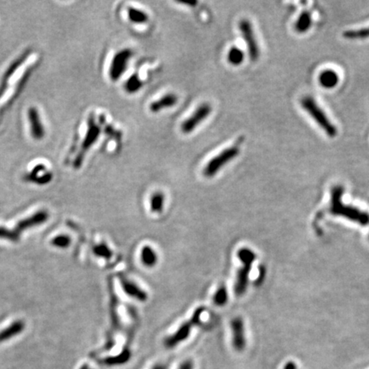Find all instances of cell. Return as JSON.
Returning <instances> with one entry per match:
<instances>
[{"label":"cell","mask_w":369,"mask_h":369,"mask_svg":"<svg viewBox=\"0 0 369 369\" xmlns=\"http://www.w3.org/2000/svg\"><path fill=\"white\" fill-rule=\"evenodd\" d=\"M93 253L94 255L99 257L105 258L107 260H109L112 257L113 253H112V250L108 247L107 244L104 243H101V244H97L94 247H93Z\"/></svg>","instance_id":"cell-26"},{"label":"cell","mask_w":369,"mask_h":369,"mask_svg":"<svg viewBox=\"0 0 369 369\" xmlns=\"http://www.w3.org/2000/svg\"><path fill=\"white\" fill-rule=\"evenodd\" d=\"M99 135H100V128L96 124L92 118H90L88 121V129L85 136L84 140L82 142V149H81L79 155L77 156V158L75 161V164H73L75 168H78L81 167L84 156L86 155L87 151L95 144Z\"/></svg>","instance_id":"cell-7"},{"label":"cell","mask_w":369,"mask_h":369,"mask_svg":"<svg viewBox=\"0 0 369 369\" xmlns=\"http://www.w3.org/2000/svg\"><path fill=\"white\" fill-rule=\"evenodd\" d=\"M165 202V196L162 193H156L151 198V209L154 213H161L163 211V205Z\"/></svg>","instance_id":"cell-24"},{"label":"cell","mask_w":369,"mask_h":369,"mask_svg":"<svg viewBox=\"0 0 369 369\" xmlns=\"http://www.w3.org/2000/svg\"><path fill=\"white\" fill-rule=\"evenodd\" d=\"M70 243V238L66 235H60V236L56 237L52 239V245H54L57 248H63V249L68 248Z\"/></svg>","instance_id":"cell-28"},{"label":"cell","mask_w":369,"mask_h":369,"mask_svg":"<svg viewBox=\"0 0 369 369\" xmlns=\"http://www.w3.org/2000/svg\"><path fill=\"white\" fill-rule=\"evenodd\" d=\"M119 280L122 289L125 291L126 293L128 294V296L132 297L133 299H138V301H146L147 299H148L146 292L138 287L135 283L128 280L123 275H119Z\"/></svg>","instance_id":"cell-12"},{"label":"cell","mask_w":369,"mask_h":369,"mask_svg":"<svg viewBox=\"0 0 369 369\" xmlns=\"http://www.w3.org/2000/svg\"><path fill=\"white\" fill-rule=\"evenodd\" d=\"M132 56L133 52L130 49L122 50L115 55L109 68V77L113 82L118 81L125 73Z\"/></svg>","instance_id":"cell-8"},{"label":"cell","mask_w":369,"mask_h":369,"mask_svg":"<svg viewBox=\"0 0 369 369\" xmlns=\"http://www.w3.org/2000/svg\"><path fill=\"white\" fill-rule=\"evenodd\" d=\"M28 119H29L30 127H31V133H32L33 138L41 139L45 135V129H44L41 117H40L38 110L36 108L31 107L28 109Z\"/></svg>","instance_id":"cell-13"},{"label":"cell","mask_w":369,"mask_h":369,"mask_svg":"<svg viewBox=\"0 0 369 369\" xmlns=\"http://www.w3.org/2000/svg\"><path fill=\"white\" fill-rule=\"evenodd\" d=\"M110 290H112V294H110V314H112V326L114 327V329H117V327L119 326L120 322L118 320V315H117V299L115 296L114 291L112 289V285L110 284Z\"/></svg>","instance_id":"cell-25"},{"label":"cell","mask_w":369,"mask_h":369,"mask_svg":"<svg viewBox=\"0 0 369 369\" xmlns=\"http://www.w3.org/2000/svg\"><path fill=\"white\" fill-rule=\"evenodd\" d=\"M239 29L241 31L243 38L247 45L250 60L256 61L260 56V50H259L254 30H253L252 25L248 20L244 19L239 22Z\"/></svg>","instance_id":"cell-10"},{"label":"cell","mask_w":369,"mask_h":369,"mask_svg":"<svg viewBox=\"0 0 369 369\" xmlns=\"http://www.w3.org/2000/svg\"><path fill=\"white\" fill-rule=\"evenodd\" d=\"M142 87H143V82L139 79L138 75L135 73L128 78L124 86L126 91L128 93H135L141 89Z\"/></svg>","instance_id":"cell-23"},{"label":"cell","mask_w":369,"mask_h":369,"mask_svg":"<svg viewBox=\"0 0 369 369\" xmlns=\"http://www.w3.org/2000/svg\"><path fill=\"white\" fill-rule=\"evenodd\" d=\"M204 307L198 308L195 310V312L193 313V316L190 320H188L187 322L183 323L181 326H179V330H177L176 333H174L171 336L168 337L164 340L165 347L168 349H172L183 342L184 340H188V337L190 336L192 329L200 324L202 314L204 313Z\"/></svg>","instance_id":"cell-4"},{"label":"cell","mask_w":369,"mask_h":369,"mask_svg":"<svg viewBox=\"0 0 369 369\" xmlns=\"http://www.w3.org/2000/svg\"><path fill=\"white\" fill-rule=\"evenodd\" d=\"M340 82V76L333 69L322 71L319 76V83L321 87L326 89H331L336 87Z\"/></svg>","instance_id":"cell-15"},{"label":"cell","mask_w":369,"mask_h":369,"mask_svg":"<svg viewBox=\"0 0 369 369\" xmlns=\"http://www.w3.org/2000/svg\"><path fill=\"white\" fill-rule=\"evenodd\" d=\"M239 148L237 146L228 147L223 150L220 154L212 158L204 169V174L206 177H213L220 171V169L231 161L234 160L239 156Z\"/></svg>","instance_id":"cell-6"},{"label":"cell","mask_w":369,"mask_h":369,"mask_svg":"<svg viewBox=\"0 0 369 369\" xmlns=\"http://www.w3.org/2000/svg\"><path fill=\"white\" fill-rule=\"evenodd\" d=\"M24 326V323L22 322V320H17L16 322L12 323L11 326L0 331V343L10 340L12 337L22 333Z\"/></svg>","instance_id":"cell-17"},{"label":"cell","mask_w":369,"mask_h":369,"mask_svg":"<svg viewBox=\"0 0 369 369\" xmlns=\"http://www.w3.org/2000/svg\"><path fill=\"white\" fill-rule=\"evenodd\" d=\"M301 105L305 109V112H308L310 117L315 120L317 125L325 132L326 135L329 136L330 138L336 137L338 134L336 126L333 124V122L330 121L326 113L320 106L318 105L316 101L312 97L306 96L302 98Z\"/></svg>","instance_id":"cell-2"},{"label":"cell","mask_w":369,"mask_h":369,"mask_svg":"<svg viewBox=\"0 0 369 369\" xmlns=\"http://www.w3.org/2000/svg\"><path fill=\"white\" fill-rule=\"evenodd\" d=\"M194 365H193V361L191 360H187L179 366V369H193Z\"/></svg>","instance_id":"cell-29"},{"label":"cell","mask_w":369,"mask_h":369,"mask_svg":"<svg viewBox=\"0 0 369 369\" xmlns=\"http://www.w3.org/2000/svg\"><path fill=\"white\" fill-rule=\"evenodd\" d=\"M141 261L144 266L152 268L158 263V255L152 247L145 245L141 250Z\"/></svg>","instance_id":"cell-19"},{"label":"cell","mask_w":369,"mask_h":369,"mask_svg":"<svg viewBox=\"0 0 369 369\" xmlns=\"http://www.w3.org/2000/svg\"><path fill=\"white\" fill-rule=\"evenodd\" d=\"M233 331V345L237 351H242L245 347L244 323L241 318H235L231 322Z\"/></svg>","instance_id":"cell-11"},{"label":"cell","mask_w":369,"mask_h":369,"mask_svg":"<svg viewBox=\"0 0 369 369\" xmlns=\"http://www.w3.org/2000/svg\"><path fill=\"white\" fill-rule=\"evenodd\" d=\"M238 256L241 260L243 267L239 269L237 276L236 284H235V293L237 296H242L245 292L247 288L249 274H250L251 264L255 260V255L250 249H241L238 252Z\"/></svg>","instance_id":"cell-5"},{"label":"cell","mask_w":369,"mask_h":369,"mask_svg":"<svg viewBox=\"0 0 369 369\" xmlns=\"http://www.w3.org/2000/svg\"><path fill=\"white\" fill-rule=\"evenodd\" d=\"M48 217H49V214L45 210H41V211L37 212L35 214L31 215L30 217L26 218L25 220L20 222L16 226L14 230H9L6 228H0V239H5L12 242L18 241L22 231L43 224L48 220Z\"/></svg>","instance_id":"cell-3"},{"label":"cell","mask_w":369,"mask_h":369,"mask_svg":"<svg viewBox=\"0 0 369 369\" xmlns=\"http://www.w3.org/2000/svg\"><path fill=\"white\" fill-rule=\"evenodd\" d=\"M211 112V106L209 105V103H203L198 107L188 119L184 120V122H182V133L188 134L193 132L198 126L200 125L202 122L209 117Z\"/></svg>","instance_id":"cell-9"},{"label":"cell","mask_w":369,"mask_h":369,"mask_svg":"<svg viewBox=\"0 0 369 369\" xmlns=\"http://www.w3.org/2000/svg\"><path fill=\"white\" fill-rule=\"evenodd\" d=\"M128 19L135 24H144L149 21V17L144 11L130 7L128 10Z\"/></svg>","instance_id":"cell-20"},{"label":"cell","mask_w":369,"mask_h":369,"mask_svg":"<svg viewBox=\"0 0 369 369\" xmlns=\"http://www.w3.org/2000/svg\"><path fill=\"white\" fill-rule=\"evenodd\" d=\"M312 22L311 14L308 11H304L297 20L295 29L299 33H306L307 31L310 29Z\"/></svg>","instance_id":"cell-18"},{"label":"cell","mask_w":369,"mask_h":369,"mask_svg":"<svg viewBox=\"0 0 369 369\" xmlns=\"http://www.w3.org/2000/svg\"><path fill=\"white\" fill-rule=\"evenodd\" d=\"M131 358V350L128 347L124 348L122 352L117 356H110L106 357L99 361V363L105 365V366H117L122 364L127 363Z\"/></svg>","instance_id":"cell-16"},{"label":"cell","mask_w":369,"mask_h":369,"mask_svg":"<svg viewBox=\"0 0 369 369\" xmlns=\"http://www.w3.org/2000/svg\"><path fill=\"white\" fill-rule=\"evenodd\" d=\"M244 53L241 49L236 46L232 47L228 54V62L234 66H239L244 62Z\"/></svg>","instance_id":"cell-21"},{"label":"cell","mask_w":369,"mask_h":369,"mask_svg":"<svg viewBox=\"0 0 369 369\" xmlns=\"http://www.w3.org/2000/svg\"><path fill=\"white\" fill-rule=\"evenodd\" d=\"M343 193L344 188L340 186H337L331 190V213L343 215L362 225H366L369 222L368 214L362 213L356 208L344 205L341 202Z\"/></svg>","instance_id":"cell-1"},{"label":"cell","mask_w":369,"mask_h":369,"mask_svg":"<svg viewBox=\"0 0 369 369\" xmlns=\"http://www.w3.org/2000/svg\"><path fill=\"white\" fill-rule=\"evenodd\" d=\"M169 368V365L168 364L164 363H158L156 364L155 366H153L152 369H168Z\"/></svg>","instance_id":"cell-30"},{"label":"cell","mask_w":369,"mask_h":369,"mask_svg":"<svg viewBox=\"0 0 369 369\" xmlns=\"http://www.w3.org/2000/svg\"><path fill=\"white\" fill-rule=\"evenodd\" d=\"M228 299V295L227 288L224 285H222L218 289L217 291L215 292V294H214L213 300H214V303L215 305H217V306H223V305H225L227 304Z\"/></svg>","instance_id":"cell-27"},{"label":"cell","mask_w":369,"mask_h":369,"mask_svg":"<svg viewBox=\"0 0 369 369\" xmlns=\"http://www.w3.org/2000/svg\"><path fill=\"white\" fill-rule=\"evenodd\" d=\"M178 103V97L174 93H168L163 96L158 100L153 101L150 105V110L153 113H158L163 109L172 108Z\"/></svg>","instance_id":"cell-14"},{"label":"cell","mask_w":369,"mask_h":369,"mask_svg":"<svg viewBox=\"0 0 369 369\" xmlns=\"http://www.w3.org/2000/svg\"><path fill=\"white\" fill-rule=\"evenodd\" d=\"M80 369H89V367H88V366H87V364H85V365H83V366H82V367Z\"/></svg>","instance_id":"cell-32"},{"label":"cell","mask_w":369,"mask_h":369,"mask_svg":"<svg viewBox=\"0 0 369 369\" xmlns=\"http://www.w3.org/2000/svg\"><path fill=\"white\" fill-rule=\"evenodd\" d=\"M284 369H297L296 364L293 361H289L288 363L285 364Z\"/></svg>","instance_id":"cell-31"},{"label":"cell","mask_w":369,"mask_h":369,"mask_svg":"<svg viewBox=\"0 0 369 369\" xmlns=\"http://www.w3.org/2000/svg\"><path fill=\"white\" fill-rule=\"evenodd\" d=\"M343 36L347 40H364L369 38V27L360 29L347 30L344 32Z\"/></svg>","instance_id":"cell-22"}]
</instances>
